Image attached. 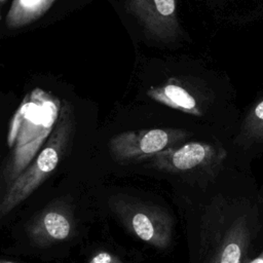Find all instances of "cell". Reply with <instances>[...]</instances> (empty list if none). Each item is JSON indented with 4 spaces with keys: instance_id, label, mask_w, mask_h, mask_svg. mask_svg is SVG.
I'll use <instances>...</instances> for the list:
<instances>
[{
    "instance_id": "obj_1",
    "label": "cell",
    "mask_w": 263,
    "mask_h": 263,
    "mask_svg": "<svg viewBox=\"0 0 263 263\" xmlns=\"http://www.w3.org/2000/svg\"><path fill=\"white\" fill-rule=\"evenodd\" d=\"M182 203L189 263H246L263 249V199L251 167L231 158Z\"/></svg>"
},
{
    "instance_id": "obj_2",
    "label": "cell",
    "mask_w": 263,
    "mask_h": 263,
    "mask_svg": "<svg viewBox=\"0 0 263 263\" xmlns=\"http://www.w3.org/2000/svg\"><path fill=\"white\" fill-rule=\"evenodd\" d=\"M146 93L180 113L187 128L203 139L228 147L237 132L242 111L229 77L200 59L193 58L185 70L151 85Z\"/></svg>"
},
{
    "instance_id": "obj_3",
    "label": "cell",
    "mask_w": 263,
    "mask_h": 263,
    "mask_svg": "<svg viewBox=\"0 0 263 263\" xmlns=\"http://www.w3.org/2000/svg\"><path fill=\"white\" fill-rule=\"evenodd\" d=\"M61 108L62 101L40 87L33 88L25 96L9 124L7 185L27 168L46 143L57 124Z\"/></svg>"
},
{
    "instance_id": "obj_4",
    "label": "cell",
    "mask_w": 263,
    "mask_h": 263,
    "mask_svg": "<svg viewBox=\"0 0 263 263\" xmlns=\"http://www.w3.org/2000/svg\"><path fill=\"white\" fill-rule=\"evenodd\" d=\"M230 160L224 143L195 139L163 150L146 161L174 181L183 200L206 188Z\"/></svg>"
},
{
    "instance_id": "obj_5",
    "label": "cell",
    "mask_w": 263,
    "mask_h": 263,
    "mask_svg": "<svg viewBox=\"0 0 263 263\" xmlns=\"http://www.w3.org/2000/svg\"><path fill=\"white\" fill-rule=\"evenodd\" d=\"M73 129V109L71 104L64 100L57 124L42 150L27 168L7 186L6 193L0 203V216L8 214L28 198L57 168Z\"/></svg>"
},
{
    "instance_id": "obj_6",
    "label": "cell",
    "mask_w": 263,
    "mask_h": 263,
    "mask_svg": "<svg viewBox=\"0 0 263 263\" xmlns=\"http://www.w3.org/2000/svg\"><path fill=\"white\" fill-rule=\"evenodd\" d=\"M195 139L203 138L184 127L161 126L120 133L109 141L108 146L114 160L122 163L141 162L163 150Z\"/></svg>"
},
{
    "instance_id": "obj_7",
    "label": "cell",
    "mask_w": 263,
    "mask_h": 263,
    "mask_svg": "<svg viewBox=\"0 0 263 263\" xmlns=\"http://www.w3.org/2000/svg\"><path fill=\"white\" fill-rule=\"evenodd\" d=\"M114 211L126 228L142 241L166 250L174 241L175 219L164 206L143 201L119 199Z\"/></svg>"
},
{
    "instance_id": "obj_8",
    "label": "cell",
    "mask_w": 263,
    "mask_h": 263,
    "mask_svg": "<svg viewBox=\"0 0 263 263\" xmlns=\"http://www.w3.org/2000/svg\"><path fill=\"white\" fill-rule=\"evenodd\" d=\"M125 10L153 40L181 43L187 36L178 15V0H125Z\"/></svg>"
},
{
    "instance_id": "obj_9",
    "label": "cell",
    "mask_w": 263,
    "mask_h": 263,
    "mask_svg": "<svg viewBox=\"0 0 263 263\" xmlns=\"http://www.w3.org/2000/svg\"><path fill=\"white\" fill-rule=\"evenodd\" d=\"M228 149L233 161L243 167H251L252 162L263 155V95L242 112Z\"/></svg>"
},
{
    "instance_id": "obj_10",
    "label": "cell",
    "mask_w": 263,
    "mask_h": 263,
    "mask_svg": "<svg viewBox=\"0 0 263 263\" xmlns=\"http://www.w3.org/2000/svg\"><path fill=\"white\" fill-rule=\"evenodd\" d=\"M72 225L67 217L60 210H47L42 212L30 227V237L41 246L55 241H62L71 234Z\"/></svg>"
},
{
    "instance_id": "obj_11",
    "label": "cell",
    "mask_w": 263,
    "mask_h": 263,
    "mask_svg": "<svg viewBox=\"0 0 263 263\" xmlns=\"http://www.w3.org/2000/svg\"><path fill=\"white\" fill-rule=\"evenodd\" d=\"M197 1V0H196ZM222 20L250 23L263 18V0H198Z\"/></svg>"
},
{
    "instance_id": "obj_12",
    "label": "cell",
    "mask_w": 263,
    "mask_h": 263,
    "mask_svg": "<svg viewBox=\"0 0 263 263\" xmlns=\"http://www.w3.org/2000/svg\"><path fill=\"white\" fill-rule=\"evenodd\" d=\"M55 0H12L6 14V26L18 29L28 26L44 15Z\"/></svg>"
},
{
    "instance_id": "obj_13",
    "label": "cell",
    "mask_w": 263,
    "mask_h": 263,
    "mask_svg": "<svg viewBox=\"0 0 263 263\" xmlns=\"http://www.w3.org/2000/svg\"><path fill=\"white\" fill-rule=\"evenodd\" d=\"M88 263H122V261L113 254L103 251L96 254Z\"/></svg>"
},
{
    "instance_id": "obj_14",
    "label": "cell",
    "mask_w": 263,
    "mask_h": 263,
    "mask_svg": "<svg viewBox=\"0 0 263 263\" xmlns=\"http://www.w3.org/2000/svg\"><path fill=\"white\" fill-rule=\"evenodd\" d=\"M246 263H263V249L256 256L249 259Z\"/></svg>"
},
{
    "instance_id": "obj_15",
    "label": "cell",
    "mask_w": 263,
    "mask_h": 263,
    "mask_svg": "<svg viewBox=\"0 0 263 263\" xmlns=\"http://www.w3.org/2000/svg\"><path fill=\"white\" fill-rule=\"evenodd\" d=\"M0 263H16V262H12V261H1Z\"/></svg>"
},
{
    "instance_id": "obj_16",
    "label": "cell",
    "mask_w": 263,
    "mask_h": 263,
    "mask_svg": "<svg viewBox=\"0 0 263 263\" xmlns=\"http://www.w3.org/2000/svg\"><path fill=\"white\" fill-rule=\"evenodd\" d=\"M260 192H261V196H262V199H263V186L260 187Z\"/></svg>"
},
{
    "instance_id": "obj_17",
    "label": "cell",
    "mask_w": 263,
    "mask_h": 263,
    "mask_svg": "<svg viewBox=\"0 0 263 263\" xmlns=\"http://www.w3.org/2000/svg\"><path fill=\"white\" fill-rule=\"evenodd\" d=\"M3 1H6V0H0V2H3Z\"/></svg>"
},
{
    "instance_id": "obj_18",
    "label": "cell",
    "mask_w": 263,
    "mask_h": 263,
    "mask_svg": "<svg viewBox=\"0 0 263 263\" xmlns=\"http://www.w3.org/2000/svg\"><path fill=\"white\" fill-rule=\"evenodd\" d=\"M0 20H1V15H0Z\"/></svg>"
}]
</instances>
